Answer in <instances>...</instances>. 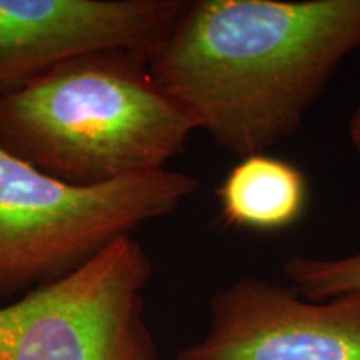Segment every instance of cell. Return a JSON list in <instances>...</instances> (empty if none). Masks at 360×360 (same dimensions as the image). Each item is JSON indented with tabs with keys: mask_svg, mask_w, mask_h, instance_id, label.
<instances>
[{
	"mask_svg": "<svg viewBox=\"0 0 360 360\" xmlns=\"http://www.w3.org/2000/svg\"><path fill=\"white\" fill-rule=\"evenodd\" d=\"M225 224L257 232L290 227L307 210L309 184L297 165L269 154L242 157L217 188Z\"/></svg>",
	"mask_w": 360,
	"mask_h": 360,
	"instance_id": "7",
	"label": "cell"
},
{
	"mask_svg": "<svg viewBox=\"0 0 360 360\" xmlns=\"http://www.w3.org/2000/svg\"><path fill=\"white\" fill-rule=\"evenodd\" d=\"M360 49V0H193L148 64L215 143L267 154Z\"/></svg>",
	"mask_w": 360,
	"mask_h": 360,
	"instance_id": "1",
	"label": "cell"
},
{
	"mask_svg": "<svg viewBox=\"0 0 360 360\" xmlns=\"http://www.w3.org/2000/svg\"><path fill=\"white\" fill-rule=\"evenodd\" d=\"M282 272L305 299L327 300L352 294L360 292V252L337 259L294 254L283 260Z\"/></svg>",
	"mask_w": 360,
	"mask_h": 360,
	"instance_id": "8",
	"label": "cell"
},
{
	"mask_svg": "<svg viewBox=\"0 0 360 360\" xmlns=\"http://www.w3.org/2000/svg\"><path fill=\"white\" fill-rule=\"evenodd\" d=\"M199 186L170 169L72 186L0 147V297L69 276L115 238L172 214Z\"/></svg>",
	"mask_w": 360,
	"mask_h": 360,
	"instance_id": "3",
	"label": "cell"
},
{
	"mask_svg": "<svg viewBox=\"0 0 360 360\" xmlns=\"http://www.w3.org/2000/svg\"><path fill=\"white\" fill-rule=\"evenodd\" d=\"M175 360H360V292L310 300L242 277L212 297L204 337Z\"/></svg>",
	"mask_w": 360,
	"mask_h": 360,
	"instance_id": "5",
	"label": "cell"
},
{
	"mask_svg": "<svg viewBox=\"0 0 360 360\" xmlns=\"http://www.w3.org/2000/svg\"><path fill=\"white\" fill-rule=\"evenodd\" d=\"M347 130H349L350 142H352V147L355 148V152H357V155L360 157V96H359L357 105H355L352 115H350Z\"/></svg>",
	"mask_w": 360,
	"mask_h": 360,
	"instance_id": "9",
	"label": "cell"
},
{
	"mask_svg": "<svg viewBox=\"0 0 360 360\" xmlns=\"http://www.w3.org/2000/svg\"><path fill=\"white\" fill-rule=\"evenodd\" d=\"M152 276L132 236L82 267L0 307V360H162L143 290Z\"/></svg>",
	"mask_w": 360,
	"mask_h": 360,
	"instance_id": "4",
	"label": "cell"
},
{
	"mask_svg": "<svg viewBox=\"0 0 360 360\" xmlns=\"http://www.w3.org/2000/svg\"><path fill=\"white\" fill-rule=\"evenodd\" d=\"M193 130L148 62L125 51L69 58L0 96V147L72 186L165 169Z\"/></svg>",
	"mask_w": 360,
	"mask_h": 360,
	"instance_id": "2",
	"label": "cell"
},
{
	"mask_svg": "<svg viewBox=\"0 0 360 360\" xmlns=\"http://www.w3.org/2000/svg\"><path fill=\"white\" fill-rule=\"evenodd\" d=\"M188 0H0V96L69 58L125 51L148 64Z\"/></svg>",
	"mask_w": 360,
	"mask_h": 360,
	"instance_id": "6",
	"label": "cell"
}]
</instances>
